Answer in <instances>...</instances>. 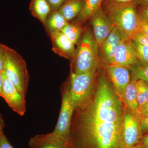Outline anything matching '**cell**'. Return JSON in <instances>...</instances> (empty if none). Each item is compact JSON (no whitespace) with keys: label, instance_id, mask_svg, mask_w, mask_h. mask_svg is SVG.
Here are the masks:
<instances>
[{"label":"cell","instance_id":"cell-26","mask_svg":"<svg viewBox=\"0 0 148 148\" xmlns=\"http://www.w3.org/2000/svg\"><path fill=\"white\" fill-rule=\"evenodd\" d=\"M51 11L58 10L66 0H46Z\"/></svg>","mask_w":148,"mask_h":148},{"label":"cell","instance_id":"cell-8","mask_svg":"<svg viewBox=\"0 0 148 148\" xmlns=\"http://www.w3.org/2000/svg\"><path fill=\"white\" fill-rule=\"evenodd\" d=\"M25 97L5 76L4 73L2 98L12 110L21 116L24 115L27 110Z\"/></svg>","mask_w":148,"mask_h":148},{"label":"cell","instance_id":"cell-32","mask_svg":"<svg viewBox=\"0 0 148 148\" xmlns=\"http://www.w3.org/2000/svg\"><path fill=\"white\" fill-rule=\"evenodd\" d=\"M148 116V102L141 110L140 113V119L143 117Z\"/></svg>","mask_w":148,"mask_h":148},{"label":"cell","instance_id":"cell-33","mask_svg":"<svg viewBox=\"0 0 148 148\" xmlns=\"http://www.w3.org/2000/svg\"><path fill=\"white\" fill-rule=\"evenodd\" d=\"M4 81V72L0 73V96L2 97L3 95V84Z\"/></svg>","mask_w":148,"mask_h":148},{"label":"cell","instance_id":"cell-19","mask_svg":"<svg viewBox=\"0 0 148 148\" xmlns=\"http://www.w3.org/2000/svg\"><path fill=\"white\" fill-rule=\"evenodd\" d=\"M29 10L33 16L40 20L43 24L48 15L51 11L46 0H31Z\"/></svg>","mask_w":148,"mask_h":148},{"label":"cell","instance_id":"cell-17","mask_svg":"<svg viewBox=\"0 0 148 148\" xmlns=\"http://www.w3.org/2000/svg\"><path fill=\"white\" fill-rule=\"evenodd\" d=\"M69 22L58 10L51 11L48 15L43 25L49 34L59 32L64 28Z\"/></svg>","mask_w":148,"mask_h":148},{"label":"cell","instance_id":"cell-18","mask_svg":"<svg viewBox=\"0 0 148 148\" xmlns=\"http://www.w3.org/2000/svg\"><path fill=\"white\" fill-rule=\"evenodd\" d=\"M103 1V0H85L82 10L74 22L82 26L86 21L90 19L93 14L102 7Z\"/></svg>","mask_w":148,"mask_h":148},{"label":"cell","instance_id":"cell-14","mask_svg":"<svg viewBox=\"0 0 148 148\" xmlns=\"http://www.w3.org/2000/svg\"><path fill=\"white\" fill-rule=\"evenodd\" d=\"M121 39L120 31L117 27L114 26L110 34L100 47L106 65L112 64L115 51Z\"/></svg>","mask_w":148,"mask_h":148},{"label":"cell","instance_id":"cell-11","mask_svg":"<svg viewBox=\"0 0 148 148\" xmlns=\"http://www.w3.org/2000/svg\"><path fill=\"white\" fill-rule=\"evenodd\" d=\"M106 69L113 85L115 92L121 100L125 90L131 80L129 69L123 66L114 65H106Z\"/></svg>","mask_w":148,"mask_h":148},{"label":"cell","instance_id":"cell-31","mask_svg":"<svg viewBox=\"0 0 148 148\" xmlns=\"http://www.w3.org/2000/svg\"><path fill=\"white\" fill-rule=\"evenodd\" d=\"M138 145L140 148H148V134L142 136Z\"/></svg>","mask_w":148,"mask_h":148},{"label":"cell","instance_id":"cell-37","mask_svg":"<svg viewBox=\"0 0 148 148\" xmlns=\"http://www.w3.org/2000/svg\"><path fill=\"white\" fill-rule=\"evenodd\" d=\"M132 148H140L139 147V146H138V145H137L135 146V147H132Z\"/></svg>","mask_w":148,"mask_h":148},{"label":"cell","instance_id":"cell-27","mask_svg":"<svg viewBox=\"0 0 148 148\" xmlns=\"http://www.w3.org/2000/svg\"><path fill=\"white\" fill-rule=\"evenodd\" d=\"M5 45L0 43V73L4 71L5 66Z\"/></svg>","mask_w":148,"mask_h":148},{"label":"cell","instance_id":"cell-1","mask_svg":"<svg viewBox=\"0 0 148 148\" xmlns=\"http://www.w3.org/2000/svg\"><path fill=\"white\" fill-rule=\"evenodd\" d=\"M124 107L104 74L87 103L75 109L70 148H125Z\"/></svg>","mask_w":148,"mask_h":148},{"label":"cell","instance_id":"cell-29","mask_svg":"<svg viewBox=\"0 0 148 148\" xmlns=\"http://www.w3.org/2000/svg\"><path fill=\"white\" fill-rule=\"evenodd\" d=\"M0 148H14L11 145L4 132L0 135Z\"/></svg>","mask_w":148,"mask_h":148},{"label":"cell","instance_id":"cell-20","mask_svg":"<svg viewBox=\"0 0 148 148\" xmlns=\"http://www.w3.org/2000/svg\"><path fill=\"white\" fill-rule=\"evenodd\" d=\"M83 29L82 26L76 22L69 23L61 30V32L73 43L77 45L82 36Z\"/></svg>","mask_w":148,"mask_h":148},{"label":"cell","instance_id":"cell-13","mask_svg":"<svg viewBox=\"0 0 148 148\" xmlns=\"http://www.w3.org/2000/svg\"><path fill=\"white\" fill-rule=\"evenodd\" d=\"M30 148H70V143L52 133L35 135L30 138Z\"/></svg>","mask_w":148,"mask_h":148},{"label":"cell","instance_id":"cell-2","mask_svg":"<svg viewBox=\"0 0 148 148\" xmlns=\"http://www.w3.org/2000/svg\"><path fill=\"white\" fill-rule=\"evenodd\" d=\"M136 1L121 3L106 0L103 3V11L114 26L119 29L124 39H131L139 31L140 16L137 10L138 0Z\"/></svg>","mask_w":148,"mask_h":148},{"label":"cell","instance_id":"cell-22","mask_svg":"<svg viewBox=\"0 0 148 148\" xmlns=\"http://www.w3.org/2000/svg\"><path fill=\"white\" fill-rule=\"evenodd\" d=\"M136 86L140 113L141 110L148 102V85L142 80H138L136 82Z\"/></svg>","mask_w":148,"mask_h":148},{"label":"cell","instance_id":"cell-36","mask_svg":"<svg viewBox=\"0 0 148 148\" xmlns=\"http://www.w3.org/2000/svg\"><path fill=\"white\" fill-rule=\"evenodd\" d=\"M138 1L139 2L142 3L148 4V0H138Z\"/></svg>","mask_w":148,"mask_h":148},{"label":"cell","instance_id":"cell-35","mask_svg":"<svg viewBox=\"0 0 148 148\" xmlns=\"http://www.w3.org/2000/svg\"><path fill=\"white\" fill-rule=\"evenodd\" d=\"M117 2L121 3L129 2L132 1H136V0H115Z\"/></svg>","mask_w":148,"mask_h":148},{"label":"cell","instance_id":"cell-4","mask_svg":"<svg viewBox=\"0 0 148 148\" xmlns=\"http://www.w3.org/2000/svg\"><path fill=\"white\" fill-rule=\"evenodd\" d=\"M5 75L18 91L26 96L30 79L26 62L14 49L5 45Z\"/></svg>","mask_w":148,"mask_h":148},{"label":"cell","instance_id":"cell-28","mask_svg":"<svg viewBox=\"0 0 148 148\" xmlns=\"http://www.w3.org/2000/svg\"><path fill=\"white\" fill-rule=\"evenodd\" d=\"M139 31L148 37V21L140 16Z\"/></svg>","mask_w":148,"mask_h":148},{"label":"cell","instance_id":"cell-23","mask_svg":"<svg viewBox=\"0 0 148 148\" xmlns=\"http://www.w3.org/2000/svg\"><path fill=\"white\" fill-rule=\"evenodd\" d=\"M130 40L137 53L139 61L143 64L148 65V47L135 41Z\"/></svg>","mask_w":148,"mask_h":148},{"label":"cell","instance_id":"cell-7","mask_svg":"<svg viewBox=\"0 0 148 148\" xmlns=\"http://www.w3.org/2000/svg\"><path fill=\"white\" fill-rule=\"evenodd\" d=\"M140 120L127 107H125L123 135L125 148H132L140 143L143 136Z\"/></svg>","mask_w":148,"mask_h":148},{"label":"cell","instance_id":"cell-21","mask_svg":"<svg viewBox=\"0 0 148 148\" xmlns=\"http://www.w3.org/2000/svg\"><path fill=\"white\" fill-rule=\"evenodd\" d=\"M130 72L131 79L142 80L148 85V65L142 64L140 61L128 68Z\"/></svg>","mask_w":148,"mask_h":148},{"label":"cell","instance_id":"cell-3","mask_svg":"<svg viewBox=\"0 0 148 148\" xmlns=\"http://www.w3.org/2000/svg\"><path fill=\"white\" fill-rule=\"evenodd\" d=\"M99 46L88 27L82 35L73 60L72 72L77 74L96 71L99 66Z\"/></svg>","mask_w":148,"mask_h":148},{"label":"cell","instance_id":"cell-15","mask_svg":"<svg viewBox=\"0 0 148 148\" xmlns=\"http://www.w3.org/2000/svg\"><path fill=\"white\" fill-rule=\"evenodd\" d=\"M136 82V81L131 79L125 90L121 100L125 106L140 119Z\"/></svg>","mask_w":148,"mask_h":148},{"label":"cell","instance_id":"cell-25","mask_svg":"<svg viewBox=\"0 0 148 148\" xmlns=\"http://www.w3.org/2000/svg\"><path fill=\"white\" fill-rule=\"evenodd\" d=\"M137 10L139 16L148 21V4L140 3L138 0Z\"/></svg>","mask_w":148,"mask_h":148},{"label":"cell","instance_id":"cell-9","mask_svg":"<svg viewBox=\"0 0 148 148\" xmlns=\"http://www.w3.org/2000/svg\"><path fill=\"white\" fill-rule=\"evenodd\" d=\"M93 35L99 46L106 39L114 27L111 20L101 8L90 17Z\"/></svg>","mask_w":148,"mask_h":148},{"label":"cell","instance_id":"cell-34","mask_svg":"<svg viewBox=\"0 0 148 148\" xmlns=\"http://www.w3.org/2000/svg\"><path fill=\"white\" fill-rule=\"evenodd\" d=\"M5 126L4 120L2 115L0 114V135L3 132V129Z\"/></svg>","mask_w":148,"mask_h":148},{"label":"cell","instance_id":"cell-24","mask_svg":"<svg viewBox=\"0 0 148 148\" xmlns=\"http://www.w3.org/2000/svg\"><path fill=\"white\" fill-rule=\"evenodd\" d=\"M130 40L140 43L141 44L148 47V37L140 31L136 32L132 36Z\"/></svg>","mask_w":148,"mask_h":148},{"label":"cell","instance_id":"cell-10","mask_svg":"<svg viewBox=\"0 0 148 148\" xmlns=\"http://www.w3.org/2000/svg\"><path fill=\"white\" fill-rule=\"evenodd\" d=\"M138 61V56L131 40L122 38L116 49L110 65L128 68Z\"/></svg>","mask_w":148,"mask_h":148},{"label":"cell","instance_id":"cell-12","mask_svg":"<svg viewBox=\"0 0 148 148\" xmlns=\"http://www.w3.org/2000/svg\"><path fill=\"white\" fill-rule=\"evenodd\" d=\"M49 35L52 44L53 52L64 58H73L76 51L75 45L61 31Z\"/></svg>","mask_w":148,"mask_h":148},{"label":"cell","instance_id":"cell-6","mask_svg":"<svg viewBox=\"0 0 148 148\" xmlns=\"http://www.w3.org/2000/svg\"><path fill=\"white\" fill-rule=\"evenodd\" d=\"M75 110L68 86L63 94L61 110L58 121L52 133L61 139L70 143L72 118Z\"/></svg>","mask_w":148,"mask_h":148},{"label":"cell","instance_id":"cell-30","mask_svg":"<svg viewBox=\"0 0 148 148\" xmlns=\"http://www.w3.org/2000/svg\"><path fill=\"white\" fill-rule=\"evenodd\" d=\"M140 129L142 134H148V116L143 117L140 120Z\"/></svg>","mask_w":148,"mask_h":148},{"label":"cell","instance_id":"cell-5","mask_svg":"<svg viewBox=\"0 0 148 148\" xmlns=\"http://www.w3.org/2000/svg\"><path fill=\"white\" fill-rule=\"evenodd\" d=\"M96 73V71L80 74L72 72L67 86L75 109L87 103L92 96Z\"/></svg>","mask_w":148,"mask_h":148},{"label":"cell","instance_id":"cell-16","mask_svg":"<svg viewBox=\"0 0 148 148\" xmlns=\"http://www.w3.org/2000/svg\"><path fill=\"white\" fill-rule=\"evenodd\" d=\"M85 0H66L58 11L68 22L79 15Z\"/></svg>","mask_w":148,"mask_h":148}]
</instances>
